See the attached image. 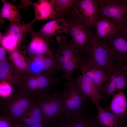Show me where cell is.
Returning <instances> with one entry per match:
<instances>
[{"mask_svg": "<svg viewBox=\"0 0 127 127\" xmlns=\"http://www.w3.org/2000/svg\"><path fill=\"white\" fill-rule=\"evenodd\" d=\"M63 20L67 25L64 35L67 41L79 53L85 55L91 42L96 38L91 28L75 12Z\"/></svg>", "mask_w": 127, "mask_h": 127, "instance_id": "6da1fadb", "label": "cell"}, {"mask_svg": "<svg viewBox=\"0 0 127 127\" xmlns=\"http://www.w3.org/2000/svg\"><path fill=\"white\" fill-rule=\"evenodd\" d=\"M31 40L28 48L30 54L42 55L53 57L54 56L50 48L53 41L52 38L44 36L38 32L34 31L31 33Z\"/></svg>", "mask_w": 127, "mask_h": 127, "instance_id": "4fadbf2b", "label": "cell"}, {"mask_svg": "<svg viewBox=\"0 0 127 127\" xmlns=\"http://www.w3.org/2000/svg\"><path fill=\"white\" fill-rule=\"evenodd\" d=\"M35 99L33 96L25 95H18L10 97L7 107L9 117L15 123L20 124L35 103Z\"/></svg>", "mask_w": 127, "mask_h": 127, "instance_id": "9c48e42d", "label": "cell"}, {"mask_svg": "<svg viewBox=\"0 0 127 127\" xmlns=\"http://www.w3.org/2000/svg\"><path fill=\"white\" fill-rule=\"evenodd\" d=\"M96 0L99 19L110 20L117 27L118 32L127 35V0Z\"/></svg>", "mask_w": 127, "mask_h": 127, "instance_id": "3957f363", "label": "cell"}, {"mask_svg": "<svg viewBox=\"0 0 127 127\" xmlns=\"http://www.w3.org/2000/svg\"><path fill=\"white\" fill-rule=\"evenodd\" d=\"M3 37V35L0 31V42H1Z\"/></svg>", "mask_w": 127, "mask_h": 127, "instance_id": "d6a6232c", "label": "cell"}, {"mask_svg": "<svg viewBox=\"0 0 127 127\" xmlns=\"http://www.w3.org/2000/svg\"><path fill=\"white\" fill-rule=\"evenodd\" d=\"M56 19H63L72 14L78 0H52Z\"/></svg>", "mask_w": 127, "mask_h": 127, "instance_id": "e0dca14e", "label": "cell"}, {"mask_svg": "<svg viewBox=\"0 0 127 127\" xmlns=\"http://www.w3.org/2000/svg\"><path fill=\"white\" fill-rule=\"evenodd\" d=\"M2 1L3 6L1 14L2 18L8 19L10 22H20L21 16L17 7L7 0Z\"/></svg>", "mask_w": 127, "mask_h": 127, "instance_id": "d6986e66", "label": "cell"}, {"mask_svg": "<svg viewBox=\"0 0 127 127\" xmlns=\"http://www.w3.org/2000/svg\"><path fill=\"white\" fill-rule=\"evenodd\" d=\"M95 105L97 111L96 118L100 124L103 127H114L108 120L106 110L101 106L99 103Z\"/></svg>", "mask_w": 127, "mask_h": 127, "instance_id": "603a6c76", "label": "cell"}, {"mask_svg": "<svg viewBox=\"0 0 127 127\" xmlns=\"http://www.w3.org/2000/svg\"><path fill=\"white\" fill-rule=\"evenodd\" d=\"M11 127H22L21 125L18 123H15Z\"/></svg>", "mask_w": 127, "mask_h": 127, "instance_id": "4dcf8cb0", "label": "cell"}, {"mask_svg": "<svg viewBox=\"0 0 127 127\" xmlns=\"http://www.w3.org/2000/svg\"><path fill=\"white\" fill-rule=\"evenodd\" d=\"M22 127H47L44 124V123H40L34 124L31 125L21 126Z\"/></svg>", "mask_w": 127, "mask_h": 127, "instance_id": "f546056e", "label": "cell"}, {"mask_svg": "<svg viewBox=\"0 0 127 127\" xmlns=\"http://www.w3.org/2000/svg\"><path fill=\"white\" fill-rule=\"evenodd\" d=\"M15 123L10 117H0V127H11Z\"/></svg>", "mask_w": 127, "mask_h": 127, "instance_id": "83f0119b", "label": "cell"}, {"mask_svg": "<svg viewBox=\"0 0 127 127\" xmlns=\"http://www.w3.org/2000/svg\"><path fill=\"white\" fill-rule=\"evenodd\" d=\"M75 12L91 28L99 19L96 0H78Z\"/></svg>", "mask_w": 127, "mask_h": 127, "instance_id": "8fae6325", "label": "cell"}, {"mask_svg": "<svg viewBox=\"0 0 127 127\" xmlns=\"http://www.w3.org/2000/svg\"><path fill=\"white\" fill-rule=\"evenodd\" d=\"M20 54L18 51H16L11 54L10 58L13 61H15L18 67L20 69H24L27 66L26 63L19 59Z\"/></svg>", "mask_w": 127, "mask_h": 127, "instance_id": "484cf974", "label": "cell"}, {"mask_svg": "<svg viewBox=\"0 0 127 127\" xmlns=\"http://www.w3.org/2000/svg\"><path fill=\"white\" fill-rule=\"evenodd\" d=\"M91 28L95 38L99 39L109 38L118 31L114 24L104 18L99 19Z\"/></svg>", "mask_w": 127, "mask_h": 127, "instance_id": "9a60e30c", "label": "cell"}, {"mask_svg": "<svg viewBox=\"0 0 127 127\" xmlns=\"http://www.w3.org/2000/svg\"><path fill=\"white\" fill-rule=\"evenodd\" d=\"M1 10H0V25L3 23L4 22V21L3 19L2 18L1 14Z\"/></svg>", "mask_w": 127, "mask_h": 127, "instance_id": "1f68e13d", "label": "cell"}, {"mask_svg": "<svg viewBox=\"0 0 127 127\" xmlns=\"http://www.w3.org/2000/svg\"><path fill=\"white\" fill-rule=\"evenodd\" d=\"M61 95L63 109L64 113L66 114L79 112L88 107L92 102L90 98L82 91L74 78L67 80Z\"/></svg>", "mask_w": 127, "mask_h": 127, "instance_id": "277c9868", "label": "cell"}, {"mask_svg": "<svg viewBox=\"0 0 127 127\" xmlns=\"http://www.w3.org/2000/svg\"><path fill=\"white\" fill-rule=\"evenodd\" d=\"M67 28V25L64 21L60 19L50 20L47 22L38 31L42 35L52 38L55 35L64 33Z\"/></svg>", "mask_w": 127, "mask_h": 127, "instance_id": "ac0fdd59", "label": "cell"}, {"mask_svg": "<svg viewBox=\"0 0 127 127\" xmlns=\"http://www.w3.org/2000/svg\"><path fill=\"white\" fill-rule=\"evenodd\" d=\"M36 21L56 19V15L52 0H39L33 3Z\"/></svg>", "mask_w": 127, "mask_h": 127, "instance_id": "5bb4252c", "label": "cell"}, {"mask_svg": "<svg viewBox=\"0 0 127 127\" xmlns=\"http://www.w3.org/2000/svg\"><path fill=\"white\" fill-rule=\"evenodd\" d=\"M9 69V66L7 63L0 62V80H3L6 79Z\"/></svg>", "mask_w": 127, "mask_h": 127, "instance_id": "4316f807", "label": "cell"}, {"mask_svg": "<svg viewBox=\"0 0 127 127\" xmlns=\"http://www.w3.org/2000/svg\"><path fill=\"white\" fill-rule=\"evenodd\" d=\"M113 95L109 106L104 109L116 117L118 127H127V101L124 93L120 91Z\"/></svg>", "mask_w": 127, "mask_h": 127, "instance_id": "30bf717a", "label": "cell"}, {"mask_svg": "<svg viewBox=\"0 0 127 127\" xmlns=\"http://www.w3.org/2000/svg\"><path fill=\"white\" fill-rule=\"evenodd\" d=\"M99 40L118 67L127 65V35L118 32L109 38Z\"/></svg>", "mask_w": 127, "mask_h": 127, "instance_id": "ba28073f", "label": "cell"}, {"mask_svg": "<svg viewBox=\"0 0 127 127\" xmlns=\"http://www.w3.org/2000/svg\"><path fill=\"white\" fill-rule=\"evenodd\" d=\"M6 52V49L4 47H0V60L1 62L5 59Z\"/></svg>", "mask_w": 127, "mask_h": 127, "instance_id": "f1b7e54d", "label": "cell"}, {"mask_svg": "<svg viewBox=\"0 0 127 127\" xmlns=\"http://www.w3.org/2000/svg\"><path fill=\"white\" fill-rule=\"evenodd\" d=\"M3 47L10 51L14 50L18 43L14 38L5 34L0 42Z\"/></svg>", "mask_w": 127, "mask_h": 127, "instance_id": "cb8c5ba5", "label": "cell"}, {"mask_svg": "<svg viewBox=\"0 0 127 127\" xmlns=\"http://www.w3.org/2000/svg\"><path fill=\"white\" fill-rule=\"evenodd\" d=\"M116 68L114 69L110 73L108 79L102 85L100 92L101 99L107 101L111 96L116 93L115 85L117 77Z\"/></svg>", "mask_w": 127, "mask_h": 127, "instance_id": "ffe728a7", "label": "cell"}, {"mask_svg": "<svg viewBox=\"0 0 127 127\" xmlns=\"http://www.w3.org/2000/svg\"><path fill=\"white\" fill-rule=\"evenodd\" d=\"M44 121L43 116L35 103L25 115L20 124L21 126H28L40 123H44Z\"/></svg>", "mask_w": 127, "mask_h": 127, "instance_id": "44dd1931", "label": "cell"}, {"mask_svg": "<svg viewBox=\"0 0 127 127\" xmlns=\"http://www.w3.org/2000/svg\"><path fill=\"white\" fill-rule=\"evenodd\" d=\"M35 102L43 116L44 123L47 127L64 113L61 93L56 90L42 93L35 99Z\"/></svg>", "mask_w": 127, "mask_h": 127, "instance_id": "5b68a950", "label": "cell"}, {"mask_svg": "<svg viewBox=\"0 0 127 127\" xmlns=\"http://www.w3.org/2000/svg\"><path fill=\"white\" fill-rule=\"evenodd\" d=\"M88 107L71 114L64 113L47 127H103L99 123L93 113Z\"/></svg>", "mask_w": 127, "mask_h": 127, "instance_id": "8992f818", "label": "cell"}, {"mask_svg": "<svg viewBox=\"0 0 127 127\" xmlns=\"http://www.w3.org/2000/svg\"><path fill=\"white\" fill-rule=\"evenodd\" d=\"M36 21L34 19L29 23L25 24L10 22L5 34L14 38L18 43L25 39L28 33H31L33 31L32 25Z\"/></svg>", "mask_w": 127, "mask_h": 127, "instance_id": "2e32d148", "label": "cell"}, {"mask_svg": "<svg viewBox=\"0 0 127 127\" xmlns=\"http://www.w3.org/2000/svg\"><path fill=\"white\" fill-rule=\"evenodd\" d=\"M56 39L58 47L52 48L51 50L62 72L64 73L66 80L69 81L72 78L82 56L71 43L67 41L64 35H57Z\"/></svg>", "mask_w": 127, "mask_h": 127, "instance_id": "7a4b0ae2", "label": "cell"}, {"mask_svg": "<svg viewBox=\"0 0 127 127\" xmlns=\"http://www.w3.org/2000/svg\"><path fill=\"white\" fill-rule=\"evenodd\" d=\"M11 86L7 82L3 81L0 83V96L7 98L10 96L12 92Z\"/></svg>", "mask_w": 127, "mask_h": 127, "instance_id": "d4e9b609", "label": "cell"}, {"mask_svg": "<svg viewBox=\"0 0 127 127\" xmlns=\"http://www.w3.org/2000/svg\"><path fill=\"white\" fill-rule=\"evenodd\" d=\"M35 55V60L30 66L32 72L36 74L43 73L45 75L51 76L56 74L58 67L55 58L44 55Z\"/></svg>", "mask_w": 127, "mask_h": 127, "instance_id": "7c38bea8", "label": "cell"}, {"mask_svg": "<svg viewBox=\"0 0 127 127\" xmlns=\"http://www.w3.org/2000/svg\"><path fill=\"white\" fill-rule=\"evenodd\" d=\"M84 56L109 76L114 69L118 67L107 49L99 39L95 38L91 42L86 50Z\"/></svg>", "mask_w": 127, "mask_h": 127, "instance_id": "52a82bcc", "label": "cell"}, {"mask_svg": "<svg viewBox=\"0 0 127 127\" xmlns=\"http://www.w3.org/2000/svg\"><path fill=\"white\" fill-rule=\"evenodd\" d=\"M117 77L115 85L116 92L122 91L127 87V65L116 68Z\"/></svg>", "mask_w": 127, "mask_h": 127, "instance_id": "7402d4cb", "label": "cell"}]
</instances>
